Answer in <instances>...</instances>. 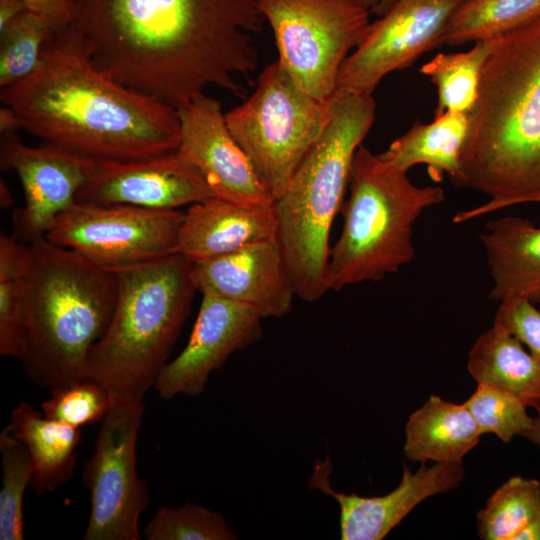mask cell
I'll return each mask as SVG.
<instances>
[{
    "instance_id": "cell-17",
    "label": "cell",
    "mask_w": 540,
    "mask_h": 540,
    "mask_svg": "<svg viewBox=\"0 0 540 540\" xmlns=\"http://www.w3.org/2000/svg\"><path fill=\"white\" fill-rule=\"evenodd\" d=\"M330 459L317 461L309 485L330 495L340 507L342 540H381L422 501L457 488L463 481L462 462L435 463L413 473L403 467L400 484L383 496L363 497L333 490L329 481Z\"/></svg>"
},
{
    "instance_id": "cell-42",
    "label": "cell",
    "mask_w": 540,
    "mask_h": 540,
    "mask_svg": "<svg viewBox=\"0 0 540 540\" xmlns=\"http://www.w3.org/2000/svg\"><path fill=\"white\" fill-rule=\"evenodd\" d=\"M364 6H366L371 13L378 5L379 0H359Z\"/></svg>"
},
{
    "instance_id": "cell-5",
    "label": "cell",
    "mask_w": 540,
    "mask_h": 540,
    "mask_svg": "<svg viewBox=\"0 0 540 540\" xmlns=\"http://www.w3.org/2000/svg\"><path fill=\"white\" fill-rule=\"evenodd\" d=\"M375 113L372 94L337 88L325 129L273 203L277 239L296 296L304 301L314 302L328 292L331 226L341 212L355 153Z\"/></svg>"
},
{
    "instance_id": "cell-37",
    "label": "cell",
    "mask_w": 540,
    "mask_h": 540,
    "mask_svg": "<svg viewBox=\"0 0 540 540\" xmlns=\"http://www.w3.org/2000/svg\"><path fill=\"white\" fill-rule=\"evenodd\" d=\"M21 128L16 113L7 105L0 108V135L16 133Z\"/></svg>"
},
{
    "instance_id": "cell-28",
    "label": "cell",
    "mask_w": 540,
    "mask_h": 540,
    "mask_svg": "<svg viewBox=\"0 0 540 540\" xmlns=\"http://www.w3.org/2000/svg\"><path fill=\"white\" fill-rule=\"evenodd\" d=\"M540 509V482L509 478L477 513L478 535L484 540H516Z\"/></svg>"
},
{
    "instance_id": "cell-26",
    "label": "cell",
    "mask_w": 540,
    "mask_h": 540,
    "mask_svg": "<svg viewBox=\"0 0 540 540\" xmlns=\"http://www.w3.org/2000/svg\"><path fill=\"white\" fill-rule=\"evenodd\" d=\"M28 300V244L0 234V355L18 358Z\"/></svg>"
},
{
    "instance_id": "cell-18",
    "label": "cell",
    "mask_w": 540,
    "mask_h": 540,
    "mask_svg": "<svg viewBox=\"0 0 540 540\" xmlns=\"http://www.w3.org/2000/svg\"><path fill=\"white\" fill-rule=\"evenodd\" d=\"M190 272L201 294L245 304L263 318L284 316L291 310L296 296L277 237L191 263Z\"/></svg>"
},
{
    "instance_id": "cell-16",
    "label": "cell",
    "mask_w": 540,
    "mask_h": 540,
    "mask_svg": "<svg viewBox=\"0 0 540 540\" xmlns=\"http://www.w3.org/2000/svg\"><path fill=\"white\" fill-rule=\"evenodd\" d=\"M0 166L14 170L24 190V206L13 212V235L25 243L45 237L76 203L86 177L84 158L44 143L28 146L17 133L1 135Z\"/></svg>"
},
{
    "instance_id": "cell-19",
    "label": "cell",
    "mask_w": 540,
    "mask_h": 540,
    "mask_svg": "<svg viewBox=\"0 0 540 540\" xmlns=\"http://www.w3.org/2000/svg\"><path fill=\"white\" fill-rule=\"evenodd\" d=\"M277 237L273 206H247L211 197L184 213L174 254L205 261Z\"/></svg>"
},
{
    "instance_id": "cell-10",
    "label": "cell",
    "mask_w": 540,
    "mask_h": 540,
    "mask_svg": "<svg viewBox=\"0 0 540 540\" xmlns=\"http://www.w3.org/2000/svg\"><path fill=\"white\" fill-rule=\"evenodd\" d=\"M143 401L110 403L82 480L90 493L84 540H140L138 521L149 491L137 473L136 447Z\"/></svg>"
},
{
    "instance_id": "cell-9",
    "label": "cell",
    "mask_w": 540,
    "mask_h": 540,
    "mask_svg": "<svg viewBox=\"0 0 540 540\" xmlns=\"http://www.w3.org/2000/svg\"><path fill=\"white\" fill-rule=\"evenodd\" d=\"M257 6L280 65L306 93L330 99L343 63L368 32L371 11L359 0H257Z\"/></svg>"
},
{
    "instance_id": "cell-29",
    "label": "cell",
    "mask_w": 540,
    "mask_h": 540,
    "mask_svg": "<svg viewBox=\"0 0 540 540\" xmlns=\"http://www.w3.org/2000/svg\"><path fill=\"white\" fill-rule=\"evenodd\" d=\"M56 32L39 14L26 10L0 31V86L29 76Z\"/></svg>"
},
{
    "instance_id": "cell-33",
    "label": "cell",
    "mask_w": 540,
    "mask_h": 540,
    "mask_svg": "<svg viewBox=\"0 0 540 540\" xmlns=\"http://www.w3.org/2000/svg\"><path fill=\"white\" fill-rule=\"evenodd\" d=\"M110 403L107 390L87 378L52 389L51 396L42 402L41 408L47 417L80 428L101 422Z\"/></svg>"
},
{
    "instance_id": "cell-21",
    "label": "cell",
    "mask_w": 540,
    "mask_h": 540,
    "mask_svg": "<svg viewBox=\"0 0 540 540\" xmlns=\"http://www.w3.org/2000/svg\"><path fill=\"white\" fill-rule=\"evenodd\" d=\"M8 428L30 453V486L38 495L52 492L70 480L81 440L79 427L51 419L22 402L12 411Z\"/></svg>"
},
{
    "instance_id": "cell-3",
    "label": "cell",
    "mask_w": 540,
    "mask_h": 540,
    "mask_svg": "<svg viewBox=\"0 0 540 540\" xmlns=\"http://www.w3.org/2000/svg\"><path fill=\"white\" fill-rule=\"evenodd\" d=\"M452 182L488 200L454 223L516 205L540 203V15L497 36Z\"/></svg>"
},
{
    "instance_id": "cell-1",
    "label": "cell",
    "mask_w": 540,
    "mask_h": 540,
    "mask_svg": "<svg viewBox=\"0 0 540 540\" xmlns=\"http://www.w3.org/2000/svg\"><path fill=\"white\" fill-rule=\"evenodd\" d=\"M73 25L102 72L175 109L207 86L241 95L256 70L257 0H74Z\"/></svg>"
},
{
    "instance_id": "cell-2",
    "label": "cell",
    "mask_w": 540,
    "mask_h": 540,
    "mask_svg": "<svg viewBox=\"0 0 540 540\" xmlns=\"http://www.w3.org/2000/svg\"><path fill=\"white\" fill-rule=\"evenodd\" d=\"M21 128L82 158L141 160L177 150V109L97 68L71 24L46 44L26 78L1 89Z\"/></svg>"
},
{
    "instance_id": "cell-25",
    "label": "cell",
    "mask_w": 540,
    "mask_h": 540,
    "mask_svg": "<svg viewBox=\"0 0 540 540\" xmlns=\"http://www.w3.org/2000/svg\"><path fill=\"white\" fill-rule=\"evenodd\" d=\"M496 38L476 41L466 52L439 53L421 67L420 72L430 78L437 90L434 116L445 112L469 114L477 100L482 69Z\"/></svg>"
},
{
    "instance_id": "cell-8",
    "label": "cell",
    "mask_w": 540,
    "mask_h": 540,
    "mask_svg": "<svg viewBox=\"0 0 540 540\" xmlns=\"http://www.w3.org/2000/svg\"><path fill=\"white\" fill-rule=\"evenodd\" d=\"M331 98L306 93L276 60L263 69L254 92L225 113L230 133L274 201L325 129Z\"/></svg>"
},
{
    "instance_id": "cell-20",
    "label": "cell",
    "mask_w": 540,
    "mask_h": 540,
    "mask_svg": "<svg viewBox=\"0 0 540 540\" xmlns=\"http://www.w3.org/2000/svg\"><path fill=\"white\" fill-rule=\"evenodd\" d=\"M479 238L492 279L489 297L540 305V226L508 215L487 221Z\"/></svg>"
},
{
    "instance_id": "cell-38",
    "label": "cell",
    "mask_w": 540,
    "mask_h": 540,
    "mask_svg": "<svg viewBox=\"0 0 540 540\" xmlns=\"http://www.w3.org/2000/svg\"><path fill=\"white\" fill-rule=\"evenodd\" d=\"M516 540H540V509L518 534Z\"/></svg>"
},
{
    "instance_id": "cell-27",
    "label": "cell",
    "mask_w": 540,
    "mask_h": 540,
    "mask_svg": "<svg viewBox=\"0 0 540 540\" xmlns=\"http://www.w3.org/2000/svg\"><path fill=\"white\" fill-rule=\"evenodd\" d=\"M540 15V0H461L444 44L459 46L507 33Z\"/></svg>"
},
{
    "instance_id": "cell-24",
    "label": "cell",
    "mask_w": 540,
    "mask_h": 540,
    "mask_svg": "<svg viewBox=\"0 0 540 540\" xmlns=\"http://www.w3.org/2000/svg\"><path fill=\"white\" fill-rule=\"evenodd\" d=\"M468 126V114L435 115L430 123H414L378 155L407 172L413 166L424 164L434 182L442 181L444 175L453 182L459 173Z\"/></svg>"
},
{
    "instance_id": "cell-6",
    "label": "cell",
    "mask_w": 540,
    "mask_h": 540,
    "mask_svg": "<svg viewBox=\"0 0 540 540\" xmlns=\"http://www.w3.org/2000/svg\"><path fill=\"white\" fill-rule=\"evenodd\" d=\"M179 254L116 272L118 295L104 334L87 356L86 376L111 402L143 401L168 362L197 291Z\"/></svg>"
},
{
    "instance_id": "cell-36",
    "label": "cell",
    "mask_w": 540,
    "mask_h": 540,
    "mask_svg": "<svg viewBox=\"0 0 540 540\" xmlns=\"http://www.w3.org/2000/svg\"><path fill=\"white\" fill-rule=\"evenodd\" d=\"M26 10L24 0H0V31Z\"/></svg>"
},
{
    "instance_id": "cell-34",
    "label": "cell",
    "mask_w": 540,
    "mask_h": 540,
    "mask_svg": "<svg viewBox=\"0 0 540 540\" xmlns=\"http://www.w3.org/2000/svg\"><path fill=\"white\" fill-rule=\"evenodd\" d=\"M493 325L515 336L540 362V311L524 299L501 301Z\"/></svg>"
},
{
    "instance_id": "cell-39",
    "label": "cell",
    "mask_w": 540,
    "mask_h": 540,
    "mask_svg": "<svg viewBox=\"0 0 540 540\" xmlns=\"http://www.w3.org/2000/svg\"><path fill=\"white\" fill-rule=\"evenodd\" d=\"M522 436L540 447V409L537 410V416L533 418L530 428Z\"/></svg>"
},
{
    "instance_id": "cell-23",
    "label": "cell",
    "mask_w": 540,
    "mask_h": 540,
    "mask_svg": "<svg viewBox=\"0 0 540 540\" xmlns=\"http://www.w3.org/2000/svg\"><path fill=\"white\" fill-rule=\"evenodd\" d=\"M467 368L478 384L498 387L540 409V362L506 330L493 325L482 333L469 351Z\"/></svg>"
},
{
    "instance_id": "cell-14",
    "label": "cell",
    "mask_w": 540,
    "mask_h": 540,
    "mask_svg": "<svg viewBox=\"0 0 540 540\" xmlns=\"http://www.w3.org/2000/svg\"><path fill=\"white\" fill-rule=\"evenodd\" d=\"M177 112V151L203 177L213 197L247 206H273L271 194L230 133L217 99L203 93Z\"/></svg>"
},
{
    "instance_id": "cell-13",
    "label": "cell",
    "mask_w": 540,
    "mask_h": 540,
    "mask_svg": "<svg viewBox=\"0 0 540 540\" xmlns=\"http://www.w3.org/2000/svg\"><path fill=\"white\" fill-rule=\"evenodd\" d=\"M76 202L176 210L213 197L199 172L177 150L141 160L84 158Z\"/></svg>"
},
{
    "instance_id": "cell-41",
    "label": "cell",
    "mask_w": 540,
    "mask_h": 540,
    "mask_svg": "<svg viewBox=\"0 0 540 540\" xmlns=\"http://www.w3.org/2000/svg\"><path fill=\"white\" fill-rule=\"evenodd\" d=\"M396 1L397 0H379L378 5L372 13L380 17L385 14Z\"/></svg>"
},
{
    "instance_id": "cell-12",
    "label": "cell",
    "mask_w": 540,
    "mask_h": 540,
    "mask_svg": "<svg viewBox=\"0 0 540 540\" xmlns=\"http://www.w3.org/2000/svg\"><path fill=\"white\" fill-rule=\"evenodd\" d=\"M461 0H397L371 22L362 42L340 70L337 88L372 94L389 73L409 67L444 44L449 20Z\"/></svg>"
},
{
    "instance_id": "cell-7",
    "label": "cell",
    "mask_w": 540,
    "mask_h": 540,
    "mask_svg": "<svg viewBox=\"0 0 540 540\" xmlns=\"http://www.w3.org/2000/svg\"><path fill=\"white\" fill-rule=\"evenodd\" d=\"M348 186L342 232L330 249L328 291L378 281L409 264L415 257V222L446 200L441 187L415 185L407 171L363 145L355 153Z\"/></svg>"
},
{
    "instance_id": "cell-22",
    "label": "cell",
    "mask_w": 540,
    "mask_h": 540,
    "mask_svg": "<svg viewBox=\"0 0 540 540\" xmlns=\"http://www.w3.org/2000/svg\"><path fill=\"white\" fill-rule=\"evenodd\" d=\"M404 453L412 461L462 462L480 441L479 427L464 404L432 395L408 418Z\"/></svg>"
},
{
    "instance_id": "cell-40",
    "label": "cell",
    "mask_w": 540,
    "mask_h": 540,
    "mask_svg": "<svg viewBox=\"0 0 540 540\" xmlns=\"http://www.w3.org/2000/svg\"><path fill=\"white\" fill-rule=\"evenodd\" d=\"M12 195L7 187V185L1 180L0 182V202L1 207H9L12 204Z\"/></svg>"
},
{
    "instance_id": "cell-30",
    "label": "cell",
    "mask_w": 540,
    "mask_h": 540,
    "mask_svg": "<svg viewBox=\"0 0 540 540\" xmlns=\"http://www.w3.org/2000/svg\"><path fill=\"white\" fill-rule=\"evenodd\" d=\"M2 485L0 489V540L24 538L23 498L30 486V453L6 426L0 433Z\"/></svg>"
},
{
    "instance_id": "cell-4",
    "label": "cell",
    "mask_w": 540,
    "mask_h": 540,
    "mask_svg": "<svg viewBox=\"0 0 540 540\" xmlns=\"http://www.w3.org/2000/svg\"><path fill=\"white\" fill-rule=\"evenodd\" d=\"M28 244V300L18 359L50 390L87 379V356L111 320L117 274L41 237Z\"/></svg>"
},
{
    "instance_id": "cell-32",
    "label": "cell",
    "mask_w": 540,
    "mask_h": 540,
    "mask_svg": "<svg viewBox=\"0 0 540 540\" xmlns=\"http://www.w3.org/2000/svg\"><path fill=\"white\" fill-rule=\"evenodd\" d=\"M464 405L482 434L492 433L506 443L522 436L533 421L518 397L488 384L479 383Z\"/></svg>"
},
{
    "instance_id": "cell-15",
    "label": "cell",
    "mask_w": 540,
    "mask_h": 540,
    "mask_svg": "<svg viewBox=\"0 0 540 540\" xmlns=\"http://www.w3.org/2000/svg\"><path fill=\"white\" fill-rule=\"evenodd\" d=\"M261 314L254 308L217 295L204 293L190 338L173 360L161 370L154 388L163 399L177 395L198 396L210 374L227 359L259 341L263 335Z\"/></svg>"
},
{
    "instance_id": "cell-11",
    "label": "cell",
    "mask_w": 540,
    "mask_h": 540,
    "mask_svg": "<svg viewBox=\"0 0 540 540\" xmlns=\"http://www.w3.org/2000/svg\"><path fill=\"white\" fill-rule=\"evenodd\" d=\"M183 217L179 209L76 202L45 237L116 273L174 254Z\"/></svg>"
},
{
    "instance_id": "cell-31",
    "label": "cell",
    "mask_w": 540,
    "mask_h": 540,
    "mask_svg": "<svg viewBox=\"0 0 540 540\" xmlns=\"http://www.w3.org/2000/svg\"><path fill=\"white\" fill-rule=\"evenodd\" d=\"M148 540H235L237 535L224 516L195 503L161 506L146 524Z\"/></svg>"
},
{
    "instance_id": "cell-35",
    "label": "cell",
    "mask_w": 540,
    "mask_h": 540,
    "mask_svg": "<svg viewBox=\"0 0 540 540\" xmlns=\"http://www.w3.org/2000/svg\"><path fill=\"white\" fill-rule=\"evenodd\" d=\"M28 9L42 16L55 32L74 21V0H24Z\"/></svg>"
}]
</instances>
